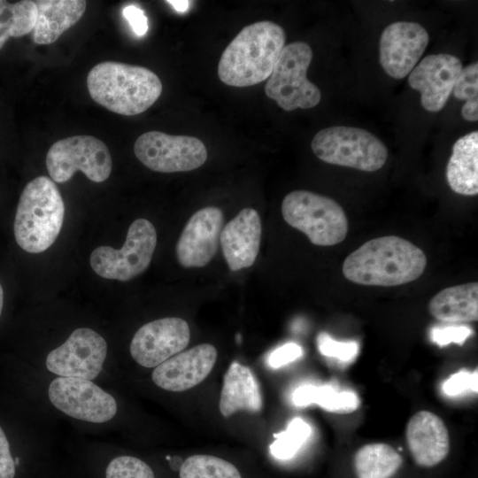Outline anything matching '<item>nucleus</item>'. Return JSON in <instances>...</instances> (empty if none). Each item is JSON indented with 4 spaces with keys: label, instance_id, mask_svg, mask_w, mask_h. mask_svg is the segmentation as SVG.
Here are the masks:
<instances>
[{
    "label": "nucleus",
    "instance_id": "1",
    "mask_svg": "<svg viewBox=\"0 0 478 478\" xmlns=\"http://www.w3.org/2000/svg\"><path fill=\"white\" fill-rule=\"evenodd\" d=\"M425 252L410 241L387 235L371 239L343 261L342 272L350 281L393 287L417 280L425 271Z\"/></svg>",
    "mask_w": 478,
    "mask_h": 478
},
{
    "label": "nucleus",
    "instance_id": "2",
    "mask_svg": "<svg viewBox=\"0 0 478 478\" xmlns=\"http://www.w3.org/2000/svg\"><path fill=\"white\" fill-rule=\"evenodd\" d=\"M283 28L272 21H258L243 27L223 51L220 80L233 87L256 85L271 75L285 46Z\"/></svg>",
    "mask_w": 478,
    "mask_h": 478
},
{
    "label": "nucleus",
    "instance_id": "3",
    "mask_svg": "<svg viewBox=\"0 0 478 478\" xmlns=\"http://www.w3.org/2000/svg\"><path fill=\"white\" fill-rule=\"evenodd\" d=\"M87 86L96 103L125 116L145 112L162 92L160 79L150 69L115 61L96 65L88 73Z\"/></svg>",
    "mask_w": 478,
    "mask_h": 478
},
{
    "label": "nucleus",
    "instance_id": "4",
    "mask_svg": "<svg viewBox=\"0 0 478 478\" xmlns=\"http://www.w3.org/2000/svg\"><path fill=\"white\" fill-rule=\"evenodd\" d=\"M65 204L54 181L46 176L30 181L22 190L14 219L17 244L29 253L49 249L58 236Z\"/></svg>",
    "mask_w": 478,
    "mask_h": 478
},
{
    "label": "nucleus",
    "instance_id": "5",
    "mask_svg": "<svg viewBox=\"0 0 478 478\" xmlns=\"http://www.w3.org/2000/svg\"><path fill=\"white\" fill-rule=\"evenodd\" d=\"M281 214L292 227L318 246L342 243L349 223L343 207L334 199L308 190H294L283 198Z\"/></svg>",
    "mask_w": 478,
    "mask_h": 478
},
{
    "label": "nucleus",
    "instance_id": "6",
    "mask_svg": "<svg viewBox=\"0 0 478 478\" xmlns=\"http://www.w3.org/2000/svg\"><path fill=\"white\" fill-rule=\"evenodd\" d=\"M311 147L320 160L365 172H375L387 161L386 145L367 130L335 126L319 131Z\"/></svg>",
    "mask_w": 478,
    "mask_h": 478
},
{
    "label": "nucleus",
    "instance_id": "7",
    "mask_svg": "<svg viewBox=\"0 0 478 478\" xmlns=\"http://www.w3.org/2000/svg\"><path fill=\"white\" fill-rule=\"evenodd\" d=\"M312 58V49L305 42H294L283 47L265 92L284 111L310 109L320 103V89L306 77Z\"/></svg>",
    "mask_w": 478,
    "mask_h": 478
},
{
    "label": "nucleus",
    "instance_id": "8",
    "mask_svg": "<svg viewBox=\"0 0 478 478\" xmlns=\"http://www.w3.org/2000/svg\"><path fill=\"white\" fill-rule=\"evenodd\" d=\"M156 244L153 224L143 218L136 219L129 226L121 249L99 246L90 254L89 263L93 271L103 278L129 281L149 267Z\"/></svg>",
    "mask_w": 478,
    "mask_h": 478
},
{
    "label": "nucleus",
    "instance_id": "9",
    "mask_svg": "<svg viewBox=\"0 0 478 478\" xmlns=\"http://www.w3.org/2000/svg\"><path fill=\"white\" fill-rule=\"evenodd\" d=\"M106 144L90 135H75L54 143L46 155V167L53 181L64 183L77 172L94 182L105 181L112 172Z\"/></svg>",
    "mask_w": 478,
    "mask_h": 478
},
{
    "label": "nucleus",
    "instance_id": "10",
    "mask_svg": "<svg viewBox=\"0 0 478 478\" xmlns=\"http://www.w3.org/2000/svg\"><path fill=\"white\" fill-rule=\"evenodd\" d=\"M134 152L145 166L159 173L191 171L207 159L206 147L198 138L160 131L140 135L135 143Z\"/></svg>",
    "mask_w": 478,
    "mask_h": 478
},
{
    "label": "nucleus",
    "instance_id": "11",
    "mask_svg": "<svg viewBox=\"0 0 478 478\" xmlns=\"http://www.w3.org/2000/svg\"><path fill=\"white\" fill-rule=\"evenodd\" d=\"M48 395L56 408L81 420L103 423L117 412L114 397L89 380L58 376L50 382Z\"/></svg>",
    "mask_w": 478,
    "mask_h": 478
},
{
    "label": "nucleus",
    "instance_id": "12",
    "mask_svg": "<svg viewBox=\"0 0 478 478\" xmlns=\"http://www.w3.org/2000/svg\"><path fill=\"white\" fill-rule=\"evenodd\" d=\"M107 354L105 340L95 330L80 328L46 358L47 369L62 377L94 380Z\"/></svg>",
    "mask_w": 478,
    "mask_h": 478
},
{
    "label": "nucleus",
    "instance_id": "13",
    "mask_svg": "<svg viewBox=\"0 0 478 478\" xmlns=\"http://www.w3.org/2000/svg\"><path fill=\"white\" fill-rule=\"evenodd\" d=\"M190 340L186 320L167 317L148 322L134 335L130 343L132 358L144 367H156L184 350Z\"/></svg>",
    "mask_w": 478,
    "mask_h": 478
},
{
    "label": "nucleus",
    "instance_id": "14",
    "mask_svg": "<svg viewBox=\"0 0 478 478\" xmlns=\"http://www.w3.org/2000/svg\"><path fill=\"white\" fill-rule=\"evenodd\" d=\"M429 42L428 31L415 22L397 21L388 25L380 39V64L394 79L409 75Z\"/></svg>",
    "mask_w": 478,
    "mask_h": 478
},
{
    "label": "nucleus",
    "instance_id": "15",
    "mask_svg": "<svg viewBox=\"0 0 478 478\" xmlns=\"http://www.w3.org/2000/svg\"><path fill=\"white\" fill-rule=\"evenodd\" d=\"M462 68L460 59L451 54L428 55L409 73L408 83L420 93L422 107L436 112L445 106Z\"/></svg>",
    "mask_w": 478,
    "mask_h": 478
},
{
    "label": "nucleus",
    "instance_id": "16",
    "mask_svg": "<svg viewBox=\"0 0 478 478\" xmlns=\"http://www.w3.org/2000/svg\"><path fill=\"white\" fill-rule=\"evenodd\" d=\"M224 225L223 212L216 206L197 211L187 221L176 243V257L185 268L203 267L218 251Z\"/></svg>",
    "mask_w": 478,
    "mask_h": 478
},
{
    "label": "nucleus",
    "instance_id": "17",
    "mask_svg": "<svg viewBox=\"0 0 478 478\" xmlns=\"http://www.w3.org/2000/svg\"><path fill=\"white\" fill-rule=\"evenodd\" d=\"M218 352L210 343H202L166 359L152 372V381L159 388L180 392L203 382L212 370Z\"/></svg>",
    "mask_w": 478,
    "mask_h": 478
},
{
    "label": "nucleus",
    "instance_id": "18",
    "mask_svg": "<svg viewBox=\"0 0 478 478\" xmlns=\"http://www.w3.org/2000/svg\"><path fill=\"white\" fill-rule=\"evenodd\" d=\"M261 233V220L253 208L243 209L222 228L220 243L231 271H239L254 264L259 251Z\"/></svg>",
    "mask_w": 478,
    "mask_h": 478
},
{
    "label": "nucleus",
    "instance_id": "19",
    "mask_svg": "<svg viewBox=\"0 0 478 478\" xmlns=\"http://www.w3.org/2000/svg\"><path fill=\"white\" fill-rule=\"evenodd\" d=\"M406 442L417 465L431 467L443 461L450 450L447 428L443 420L429 411L416 412L406 427Z\"/></svg>",
    "mask_w": 478,
    "mask_h": 478
},
{
    "label": "nucleus",
    "instance_id": "20",
    "mask_svg": "<svg viewBox=\"0 0 478 478\" xmlns=\"http://www.w3.org/2000/svg\"><path fill=\"white\" fill-rule=\"evenodd\" d=\"M219 407L224 417L238 411L258 412L261 410L259 385L249 367L238 362L230 365L224 375Z\"/></svg>",
    "mask_w": 478,
    "mask_h": 478
},
{
    "label": "nucleus",
    "instance_id": "21",
    "mask_svg": "<svg viewBox=\"0 0 478 478\" xmlns=\"http://www.w3.org/2000/svg\"><path fill=\"white\" fill-rule=\"evenodd\" d=\"M37 19L33 30V41L37 44L56 42L68 28L75 25L86 11L83 0H38Z\"/></svg>",
    "mask_w": 478,
    "mask_h": 478
},
{
    "label": "nucleus",
    "instance_id": "22",
    "mask_svg": "<svg viewBox=\"0 0 478 478\" xmlns=\"http://www.w3.org/2000/svg\"><path fill=\"white\" fill-rule=\"evenodd\" d=\"M446 179L457 194L475 196L478 193V132L472 131L459 138L446 166Z\"/></svg>",
    "mask_w": 478,
    "mask_h": 478
},
{
    "label": "nucleus",
    "instance_id": "23",
    "mask_svg": "<svg viewBox=\"0 0 478 478\" xmlns=\"http://www.w3.org/2000/svg\"><path fill=\"white\" fill-rule=\"evenodd\" d=\"M428 311L443 322L460 323L478 319V282L445 288L429 301Z\"/></svg>",
    "mask_w": 478,
    "mask_h": 478
},
{
    "label": "nucleus",
    "instance_id": "24",
    "mask_svg": "<svg viewBox=\"0 0 478 478\" xmlns=\"http://www.w3.org/2000/svg\"><path fill=\"white\" fill-rule=\"evenodd\" d=\"M403 463L401 455L383 443H368L355 453L353 465L358 478H390Z\"/></svg>",
    "mask_w": 478,
    "mask_h": 478
},
{
    "label": "nucleus",
    "instance_id": "25",
    "mask_svg": "<svg viewBox=\"0 0 478 478\" xmlns=\"http://www.w3.org/2000/svg\"><path fill=\"white\" fill-rule=\"evenodd\" d=\"M293 402L297 406L316 404L321 408L337 413H348L359 405L358 396L351 391H337L332 386L304 385L293 393Z\"/></svg>",
    "mask_w": 478,
    "mask_h": 478
},
{
    "label": "nucleus",
    "instance_id": "26",
    "mask_svg": "<svg viewBox=\"0 0 478 478\" xmlns=\"http://www.w3.org/2000/svg\"><path fill=\"white\" fill-rule=\"evenodd\" d=\"M36 19L35 1L10 4L0 0V50L10 37H20L32 32Z\"/></svg>",
    "mask_w": 478,
    "mask_h": 478
},
{
    "label": "nucleus",
    "instance_id": "27",
    "mask_svg": "<svg viewBox=\"0 0 478 478\" xmlns=\"http://www.w3.org/2000/svg\"><path fill=\"white\" fill-rule=\"evenodd\" d=\"M180 478H242L230 462L212 455L189 457L180 467Z\"/></svg>",
    "mask_w": 478,
    "mask_h": 478
},
{
    "label": "nucleus",
    "instance_id": "28",
    "mask_svg": "<svg viewBox=\"0 0 478 478\" xmlns=\"http://www.w3.org/2000/svg\"><path fill=\"white\" fill-rule=\"evenodd\" d=\"M312 433L311 426L303 419L294 418L287 428L274 435L270 444L272 455L281 460L291 459L305 443Z\"/></svg>",
    "mask_w": 478,
    "mask_h": 478
},
{
    "label": "nucleus",
    "instance_id": "29",
    "mask_svg": "<svg viewBox=\"0 0 478 478\" xmlns=\"http://www.w3.org/2000/svg\"><path fill=\"white\" fill-rule=\"evenodd\" d=\"M105 478H155L151 468L142 459L120 456L107 466Z\"/></svg>",
    "mask_w": 478,
    "mask_h": 478
},
{
    "label": "nucleus",
    "instance_id": "30",
    "mask_svg": "<svg viewBox=\"0 0 478 478\" xmlns=\"http://www.w3.org/2000/svg\"><path fill=\"white\" fill-rule=\"evenodd\" d=\"M454 97L465 100L464 104L478 105V63L462 68L452 90Z\"/></svg>",
    "mask_w": 478,
    "mask_h": 478
},
{
    "label": "nucleus",
    "instance_id": "31",
    "mask_svg": "<svg viewBox=\"0 0 478 478\" xmlns=\"http://www.w3.org/2000/svg\"><path fill=\"white\" fill-rule=\"evenodd\" d=\"M317 343L318 349L322 355L336 358L342 361L352 359L358 351V345L356 342H338L327 333L320 334Z\"/></svg>",
    "mask_w": 478,
    "mask_h": 478
},
{
    "label": "nucleus",
    "instance_id": "32",
    "mask_svg": "<svg viewBox=\"0 0 478 478\" xmlns=\"http://www.w3.org/2000/svg\"><path fill=\"white\" fill-rule=\"evenodd\" d=\"M478 372L477 369L472 373L459 371L452 374L443 384V390L448 396H457L465 390L471 389L478 391Z\"/></svg>",
    "mask_w": 478,
    "mask_h": 478
},
{
    "label": "nucleus",
    "instance_id": "33",
    "mask_svg": "<svg viewBox=\"0 0 478 478\" xmlns=\"http://www.w3.org/2000/svg\"><path fill=\"white\" fill-rule=\"evenodd\" d=\"M471 334L472 330L466 326L435 328L431 331V340L440 346L451 343L462 344Z\"/></svg>",
    "mask_w": 478,
    "mask_h": 478
},
{
    "label": "nucleus",
    "instance_id": "34",
    "mask_svg": "<svg viewBox=\"0 0 478 478\" xmlns=\"http://www.w3.org/2000/svg\"><path fill=\"white\" fill-rule=\"evenodd\" d=\"M303 355L302 348L295 343H285L271 352L268 357V365L278 368L287 365Z\"/></svg>",
    "mask_w": 478,
    "mask_h": 478
},
{
    "label": "nucleus",
    "instance_id": "35",
    "mask_svg": "<svg viewBox=\"0 0 478 478\" xmlns=\"http://www.w3.org/2000/svg\"><path fill=\"white\" fill-rule=\"evenodd\" d=\"M123 16L128 21L133 32L137 36H143L148 31V19L144 12L135 4H128L123 9Z\"/></svg>",
    "mask_w": 478,
    "mask_h": 478
},
{
    "label": "nucleus",
    "instance_id": "36",
    "mask_svg": "<svg viewBox=\"0 0 478 478\" xmlns=\"http://www.w3.org/2000/svg\"><path fill=\"white\" fill-rule=\"evenodd\" d=\"M15 462L11 455L9 442L0 427V478H14Z\"/></svg>",
    "mask_w": 478,
    "mask_h": 478
},
{
    "label": "nucleus",
    "instance_id": "37",
    "mask_svg": "<svg viewBox=\"0 0 478 478\" xmlns=\"http://www.w3.org/2000/svg\"><path fill=\"white\" fill-rule=\"evenodd\" d=\"M166 3L178 12H185L190 4V2L188 0H168Z\"/></svg>",
    "mask_w": 478,
    "mask_h": 478
},
{
    "label": "nucleus",
    "instance_id": "38",
    "mask_svg": "<svg viewBox=\"0 0 478 478\" xmlns=\"http://www.w3.org/2000/svg\"><path fill=\"white\" fill-rule=\"evenodd\" d=\"M3 306H4V290H3V287H2V285L0 283V316L2 314Z\"/></svg>",
    "mask_w": 478,
    "mask_h": 478
}]
</instances>
